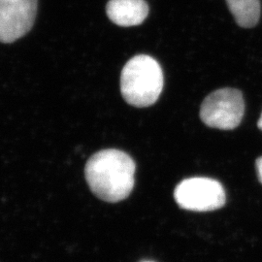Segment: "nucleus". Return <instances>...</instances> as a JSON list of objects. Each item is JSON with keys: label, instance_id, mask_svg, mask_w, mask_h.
<instances>
[{"label": "nucleus", "instance_id": "nucleus-1", "mask_svg": "<svg viewBox=\"0 0 262 262\" xmlns=\"http://www.w3.org/2000/svg\"><path fill=\"white\" fill-rule=\"evenodd\" d=\"M135 162L122 150H103L89 159L84 173L94 195L119 202L130 194L135 184Z\"/></svg>", "mask_w": 262, "mask_h": 262}, {"label": "nucleus", "instance_id": "nucleus-2", "mask_svg": "<svg viewBox=\"0 0 262 262\" xmlns=\"http://www.w3.org/2000/svg\"><path fill=\"white\" fill-rule=\"evenodd\" d=\"M163 84L162 69L151 56H134L122 68V97L134 107L144 108L156 103L162 93Z\"/></svg>", "mask_w": 262, "mask_h": 262}, {"label": "nucleus", "instance_id": "nucleus-3", "mask_svg": "<svg viewBox=\"0 0 262 262\" xmlns=\"http://www.w3.org/2000/svg\"><path fill=\"white\" fill-rule=\"evenodd\" d=\"M244 113L242 93L236 89L225 88L213 92L203 100L200 118L209 127L232 130L242 122Z\"/></svg>", "mask_w": 262, "mask_h": 262}, {"label": "nucleus", "instance_id": "nucleus-4", "mask_svg": "<svg viewBox=\"0 0 262 262\" xmlns=\"http://www.w3.org/2000/svg\"><path fill=\"white\" fill-rule=\"evenodd\" d=\"M174 198L182 209L194 212L215 211L225 206L226 201L222 184L205 177L182 181L174 190Z\"/></svg>", "mask_w": 262, "mask_h": 262}, {"label": "nucleus", "instance_id": "nucleus-5", "mask_svg": "<svg viewBox=\"0 0 262 262\" xmlns=\"http://www.w3.org/2000/svg\"><path fill=\"white\" fill-rule=\"evenodd\" d=\"M37 0H0V42H15L33 27Z\"/></svg>", "mask_w": 262, "mask_h": 262}, {"label": "nucleus", "instance_id": "nucleus-6", "mask_svg": "<svg viewBox=\"0 0 262 262\" xmlns=\"http://www.w3.org/2000/svg\"><path fill=\"white\" fill-rule=\"evenodd\" d=\"M106 12L109 19L120 27L141 25L149 15V6L145 0H109Z\"/></svg>", "mask_w": 262, "mask_h": 262}, {"label": "nucleus", "instance_id": "nucleus-7", "mask_svg": "<svg viewBox=\"0 0 262 262\" xmlns=\"http://www.w3.org/2000/svg\"><path fill=\"white\" fill-rule=\"evenodd\" d=\"M237 25L244 28H254L260 18V0H225Z\"/></svg>", "mask_w": 262, "mask_h": 262}, {"label": "nucleus", "instance_id": "nucleus-8", "mask_svg": "<svg viewBox=\"0 0 262 262\" xmlns=\"http://www.w3.org/2000/svg\"><path fill=\"white\" fill-rule=\"evenodd\" d=\"M255 167H256V173H257L258 180H259V182L262 184V157L256 159Z\"/></svg>", "mask_w": 262, "mask_h": 262}, {"label": "nucleus", "instance_id": "nucleus-9", "mask_svg": "<svg viewBox=\"0 0 262 262\" xmlns=\"http://www.w3.org/2000/svg\"><path fill=\"white\" fill-rule=\"evenodd\" d=\"M257 126H258V128L262 131V113L261 116H260V119H259V121L257 122Z\"/></svg>", "mask_w": 262, "mask_h": 262}, {"label": "nucleus", "instance_id": "nucleus-10", "mask_svg": "<svg viewBox=\"0 0 262 262\" xmlns=\"http://www.w3.org/2000/svg\"><path fill=\"white\" fill-rule=\"evenodd\" d=\"M142 262H154V261H142Z\"/></svg>", "mask_w": 262, "mask_h": 262}]
</instances>
